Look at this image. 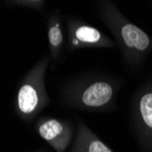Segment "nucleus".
<instances>
[{
    "label": "nucleus",
    "mask_w": 152,
    "mask_h": 152,
    "mask_svg": "<svg viewBox=\"0 0 152 152\" xmlns=\"http://www.w3.org/2000/svg\"><path fill=\"white\" fill-rule=\"evenodd\" d=\"M96 12L114 36L124 61L133 67L141 66L152 52V37L130 22L112 1H99Z\"/></svg>",
    "instance_id": "nucleus-1"
},
{
    "label": "nucleus",
    "mask_w": 152,
    "mask_h": 152,
    "mask_svg": "<svg viewBox=\"0 0 152 152\" xmlns=\"http://www.w3.org/2000/svg\"><path fill=\"white\" fill-rule=\"evenodd\" d=\"M122 86L118 78L105 75L87 76L73 80L64 89V100L73 109L107 112L115 107Z\"/></svg>",
    "instance_id": "nucleus-2"
},
{
    "label": "nucleus",
    "mask_w": 152,
    "mask_h": 152,
    "mask_svg": "<svg viewBox=\"0 0 152 152\" xmlns=\"http://www.w3.org/2000/svg\"><path fill=\"white\" fill-rule=\"evenodd\" d=\"M133 129L142 152H152V80L137 89L131 102Z\"/></svg>",
    "instance_id": "nucleus-3"
},
{
    "label": "nucleus",
    "mask_w": 152,
    "mask_h": 152,
    "mask_svg": "<svg viewBox=\"0 0 152 152\" xmlns=\"http://www.w3.org/2000/svg\"><path fill=\"white\" fill-rule=\"evenodd\" d=\"M48 63V59H44L37 65L18 88L17 107L18 113L26 118L37 115L48 101L44 88V74Z\"/></svg>",
    "instance_id": "nucleus-4"
},
{
    "label": "nucleus",
    "mask_w": 152,
    "mask_h": 152,
    "mask_svg": "<svg viewBox=\"0 0 152 152\" xmlns=\"http://www.w3.org/2000/svg\"><path fill=\"white\" fill-rule=\"evenodd\" d=\"M67 25V45L69 52L83 48H116L117 44L107 37L96 27L83 20L68 17Z\"/></svg>",
    "instance_id": "nucleus-5"
},
{
    "label": "nucleus",
    "mask_w": 152,
    "mask_h": 152,
    "mask_svg": "<svg viewBox=\"0 0 152 152\" xmlns=\"http://www.w3.org/2000/svg\"><path fill=\"white\" fill-rule=\"evenodd\" d=\"M37 132L57 152H66L76 133L70 122L53 118L41 120L37 125Z\"/></svg>",
    "instance_id": "nucleus-6"
},
{
    "label": "nucleus",
    "mask_w": 152,
    "mask_h": 152,
    "mask_svg": "<svg viewBox=\"0 0 152 152\" xmlns=\"http://www.w3.org/2000/svg\"><path fill=\"white\" fill-rule=\"evenodd\" d=\"M68 152H115L96 136L83 119H78Z\"/></svg>",
    "instance_id": "nucleus-7"
},
{
    "label": "nucleus",
    "mask_w": 152,
    "mask_h": 152,
    "mask_svg": "<svg viewBox=\"0 0 152 152\" xmlns=\"http://www.w3.org/2000/svg\"><path fill=\"white\" fill-rule=\"evenodd\" d=\"M48 36L51 57L54 61H57L61 55L65 43L63 26L58 14L51 17L48 23Z\"/></svg>",
    "instance_id": "nucleus-8"
}]
</instances>
